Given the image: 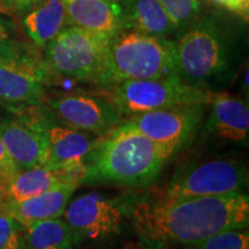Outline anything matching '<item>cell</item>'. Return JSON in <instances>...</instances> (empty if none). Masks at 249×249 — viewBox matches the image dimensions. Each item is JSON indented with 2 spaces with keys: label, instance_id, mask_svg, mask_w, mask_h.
<instances>
[{
  "label": "cell",
  "instance_id": "cell-1",
  "mask_svg": "<svg viewBox=\"0 0 249 249\" xmlns=\"http://www.w3.org/2000/svg\"><path fill=\"white\" fill-rule=\"evenodd\" d=\"M128 219L142 244L193 248L226 230L248 229L247 193L205 197L139 200L128 203Z\"/></svg>",
  "mask_w": 249,
  "mask_h": 249
},
{
  "label": "cell",
  "instance_id": "cell-2",
  "mask_svg": "<svg viewBox=\"0 0 249 249\" xmlns=\"http://www.w3.org/2000/svg\"><path fill=\"white\" fill-rule=\"evenodd\" d=\"M232 12L204 13L176 40L177 76L210 92L224 91L245 59L247 22Z\"/></svg>",
  "mask_w": 249,
  "mask_h": 249
},
{
  "label": "cell",
  "instance_id": "cell-3",
  "mask_svg": "<svg viewBox=\"0 0 249 249\" xmlns=\"http://www.w3.org/2000/svg\"><path fill=\"white\" fill-rule=\"evenodd\" d=\"M170 160L164 149L123 120L90 151L80 185L145 187L157 180Z\"/></svg>",
  "mask_w": 249,
  "mask_h": 249
},
{
  "label": "cell",
  "instance_id": "cell-4",
  "mask_svg": "<svg viewBox=\"0 0 249 249\" xmlns=\"http://www.w3.org/2000/svg\"><path fill=\"white\" fill-rule=\"evenodd\" d=\"M177 75L176 40L123 29L107 39L96 85Z\"/></svg>",
  "mask_w": 249,
  "mask_h": 249
},
{
  "label": "cell",
  "instance_id": "cell-5",
  "mask_svg": "<svg viewBox=\"0 0 249 249\" xmlns=\"http://www.w3.org/2000/svg\"><path fill=\"white\" fill-rule=\"evenodd\" d=\"M51 74L28 45L9 36L0 43V104L9 112L42 104Z\"/></svg>",
  "mask_w": 249,
  "mask_h": 249
},
{
  "label": "cell",
  "instance_id": "cell-6",
  "mask_svg": "<svg viewBox=\"0 0 249 249\" xmlns=\"http://www.w3.org/2000/svg\"><path fill=\"white\" fill-rule=\"evenodd\" d=\"M248 182V169L242 158L217 156L179 166L160 197L188 198L246 193Z\"/></svg>",
  "mask_w": 249,
  "mask_h": 249
},
{
  "label": "cell",
  "instance_id": "cell-7",
  "mask_svg": "<svg viewBox=\"0 0 249 249\" xmlns=\"http://www.w3.org/2000/svg\"><path fill=\"white\" fill-rule=\"evenodd\" d=\"M62 218L76 249L102 248L118 240L128 219V203L98 192L86 193L68 203Z\"/></svg>",
  "mask_w": 249,
  "mask_h": 249
},
{
  "label": "cell",
  "instance_id": "cell-8",
  "mask_svg": "<svg viewBox=\"0 0 249 249\" xmlns=\"http://www.w3.org/2000/svg\"><path fill=\"white\" fill-rule=\"evenodd\" d=\"M107 89L105 96L124 117L180 105L209 104L214 93L187 85L177 75L124 81Z\"/></svg>",
  "mask_w": 249,
  "mask_h": 249
},
{
  "label": "cell",
  "instance_id": "cell-9",
  "mask_svg": "<svg viewBox=\"0 0 249 249\" xmlns=\"http://www.w3.org/2000/svg\"><path fill=\"white\" fill-rule=\"evenodd\" d=\"M107 39L68 24L43 49L46 66L58 76L96 85Z\"/></svg>",
  "mask_w": 249,
  "mask_h": 249
},
{
  "label": "cell",
  "instance_id": "cell-10",
  "mask_svg": "<svg viewBox=\"0 0 249 249\" xmlns=\"http://www.w3.org/2000/svg\"><path fill=\"white\" fill-rule=\"evenodd\" d=\"M208 105L193 104L161 108L126 117L124 121L160 145L172 158L198 135Z\"/></svg>",
  "mask_w": 249,
  "mask_h": 249
},
{
  "label": "cell",
  "instance_id": "cell-11",
  "mask_svg": "<svg viewBox=\"0 0 249 249\" xmlns=\"http://www.w3.org/2000/svg\"><path fill=\"white\" fill-rule=\"evenodd\" d=\"M42 126L48 144L45 166L54 171L61 182L80 185L86 160L101 136L81 132L59 123L43 104Z\"/></svg>",
  "mask_w": 249,
  "mask_h": 249
},
{
  "label": "cell",
  "instance_id": "cell-12",
  "mask_svg": "<svg viewBox=\"0 0 249 249\" xmlns=\"http://www.w3.org/2000/svg\"><path fill=\"white\" fill-rule=\"evenodd\" d=\"M43 104L54 119L71 128L103 136L124 120L107 96L83 91L62 92L44 97Z\"/></svg>",
  "mask_w": 249,
  "mask_h": 249
},
{
  "label": "cell",
  "instance_id": "cell-13",
  "mask_svg": "<svg viewBox=\"0 0 249 249\" xmlns=\"http://www.w3.org/2000/svg\"><path fill=\"white\" fill-rule=\"evenodd\" d=\"M0 121V138L18 171L45 165L48 144L42 126L43 103Z\"/></svg>",
  "mask_w": 249,
  "mask_h": 249
},
{
  "label": "cell",
  "instance_id": "cell-14",
  "mask_svg": "<svg viewBox=\"0 0 249 249\" xmlns=\"http://www.w3.org/2000/svg\"><path fill=\"white\" fill-rule=\"evenodd\" d=\"M202 138L217 148H247L249 143L248 102L224 91L214 92L208 105Z\"/></svg>",
  "mask_w": 249,
  "mask_h": 249
},
{
  "label": "cell",
  "instance_id": "cell-15",
  "mask_svg": "<svg viewBox=\"0 0 249 249\" xmlns=\"http://www.w3.org/2000/svg\"><path fill=\"white\" fill-rule=\"evenodd\" d=\"M68 24L110 38L124 29L120 0H62Z\"/></svg>",
  "mask_w": 249,
  "mask_h": 249
},
{
  "label": "cell",
  "instance_id": "cell-16",
  "mask_svg": "<svg viewBox=\"0 0 249 249\" xmlns=\"http://www.w3.org/2000/svg\"><path fill=\"white\" fill-rule=\"evenodd\" d=\"M77 187L79 186L74 183H61L34 197L17 203H7L4 213L14 218L23 227H29L44 220L60 218Z\"/></svg>",
  "mask_w": 249,
  "mask_h": 249
},
{
  "label": "cell",
  "instance_id": "cell-17",
  "mask_svg": "<svg viewBox=\"0 0 249 249\" xmlns=\"http://www.w3.org/2000/svg\"><path fill=\"white\" fill-rule=\"evenodd\" d=\"M124 29L176 38L179 31L158 0H120Z\"/></svg>",
  "mask_w": 249,
  "mask_h": 249
},
{
  "label": "cell",
  "instance_id": "cell-18",
  "mask_svg": "<svg viewBox=\"0 0 249 249\" xmlns=\"http://www.w3.org/2000/svg\"><path fill=\"white\" fill-rule=\"evenodd\" d=\"M67 26L68 18L62 0H43L23 18L28 37L42 50Z\"/></svg>",
  "mask_w": 249,
  "mask_h": 249
},
{
  "label": "cell",
  "instance_id": "cell-19",
  "mask_svg": "<svg viewBox=\"0 0 249 249\" xmlns=\"http://www.w3.org/2000/svg\"><path fill=\"white\" fill-rule=\"evenodd\" d=\"M61 183L65 182H61L54 171L45 165L18 171L14 178L7 183L8 203H17L34 197Z\"/></svg>",
  "mask_w": 249,
  "mask_h": 249
},
{
  "label": "cell",
  "instance_id": "cell-20",
  "mask_svg": "<svg viewBox=\"0 0 249 249\" xmlns=\"http://www.w3.org/2000/svg\"><path fill=\"white\" fill-rule=\"evenodd\" d=\"M24 249H76L73 235L62 217L24 227Z\"/></svg>",
  "mask_w": 249,
  "mask_h": 249
},
{
  "label": "cell",
  "instance_id": "cell-21",
  "mask_svg": "<svg viewBox=\"0 0 249 249\" xmlns=\"http://www.w3.org/2000/svg\"><path fill=\"white\" fill-rule=\"evenodd\" d=\"M158 1L178 28L179 34L188 29L205 13L202 0H158Z\"/></svg>",
  "mask_w": 249,
  "mask_h": 249
},
{
  "label": "cell",
  "instance_id": "cell-22",
  "mask_svg": "<svg viewBox=\"0 0 249 249\" xmlns=\"http://www.w3.org/2000/svg\"><path fill=\"white\" fill-rule=\"evenodd\" d=\"M192 249H249L248 229H233L216 233Z\"/></svg>",
  "mask_w": 249,
  "mask_h": 249
},
{
  "label": "cell",
  "instance_id": "cell-23",
  "mask_svg": "<svg viewBox=\"0 0 249 249\" xmlns=\"http://www.w3.org/2000/svg\"><path fill=\"white\" fill-rule=\"evenodd\" d=\"M24 227L14 218L0 213V249H24Z\"/></svg>",
  "mask_w": 249,
  "mask_h": 249
},
{
  "label": "cell",
  "instance_id": "cell-24",
  "mask_svg": "<svg viewBox=\"0 0 249 249\" xmlns=\"http://www.w3.org/2000/svg\"><path fill=\"white\" fill-rule=\"evenodd\" d=\"M18 172V170L9 157L4 143H2V140L0 138V177L8 183Z\"/></svg>",
  "mask_w": 249,
  "mask_h": 249
},
{
  "label": "cell",
  "instance_id": "cell-25",
  "mask_svg": "<svg viewBox=\"0 0 249 249\" xmlns=\"http://www.w3.org/2000/svg\"><path fill=\"white\" fill-rule=\"evenodd\" d=\"M211 1L220 6V7L225 8L226 11L247 18L249 5L246 4L244 0H211Z\"/></svg>",
  "mask_w": 249,
  "mask_h": 249
},
{
  "label": "cell",
  "instance_id": "cell-26",
  "mask_svg": "<svg viewBox=\"0 0 249 249\" xmlns=\"http://www.w3.org/2000/svg\"><path fill=\"white\" fill-rule=\"evenodd\" d=\"M6 4L13 6V7L18 12H28L31 8H34L43 0H2Z\"/></svg>",
  "mask_w": 249,
  "mask_h": 249
},
{
  "label": "cell",
  "instance_id": "cell-27",
  "mask_svg": "<svg viewBox=\"0 0 249 249\" xmlns=\"http://www.w3.org/2000/svg\"><path fill=\"white\" fill-rule=\"evenodd\" d=\"M8 203L7 182L0 177V213H4L6 205Z\"/></svg>",
  "mask_w": 249,
  "mask_h": 249
},
{
  "label": "cell",
  "instance_id": "cell-28",
  "mask_svg": "<svg viewBox=\"0 0 249 249\" xmlns=\"http://www.w3.org/2000/svg\"><path fill=\"white\" fill-rule=\"evenodd\" d=\"M124 249H167V248H157V247H151V246L144 245L142 242H134V244H128Z\"/></svg>",
  "mask_w": 249,
  "mask_h": 249
},
{
  "label": "cell",
  "instance_id": "cell-29",
  "mask_svg": "<svg viewBox=\"0 0 249 249\" xmlns=\"http://www.w3.org/2000/svg\"><path fill=\"white\" fill-rule=\"evenodd\" d=\"M7 36H8L7 29H6L5 24L1 22V20H0V43H1Z\"/></svg>",
  "mask_w": 249,
  "mask_h": 249
},
{
  "label": "cell",
  "instance_id": "cell-30",
  "mask_svg": "<svg viewBox=\"0 0 249 249\" xmlns=\"http://www.w3.org/2000/svg\"><path fill=\"white\" fill-rule=\"evenodd\" d=\"M244 1L246 2V4H248V5H249V0H244Z\"/></svg>",
  "mask_w": 249,
  "mask_h": 249
},
{
  "label": "cell",
  "instance_id": "cell-31",
  "mask_svg": "<svg viewBox=\"0 0 249 249\" xmlns=\"http://www.w3.org/2000/svg\"><path fill=\"white\" fill-rule=\"evenodd\" d=\"M0 1H2V0H0Z\"/></svg>",
  "mask_w": 249,
  "mask_h": 249
}]
</instances>
